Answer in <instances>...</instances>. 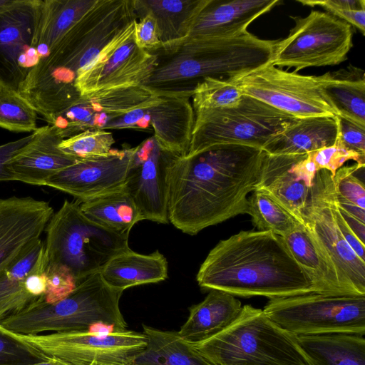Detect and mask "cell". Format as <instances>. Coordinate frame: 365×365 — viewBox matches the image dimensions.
<instances>
[{
    "label": "cell",
    "instance_id": "obj_1",
    "mask_svg": "<svg viewBox=\"0 0 365 365\" xmlns=\"http://www.w3.org/2000/svg\"><path fill=\"white\" fill-rule=\"evenodd\" d=\"M265 154L251 146L222 144L176 156L169 170V222L194 235L247 214L248 195L259 184Z\"/></svg>",
    "mask_w": 365,
    "mask_h": 365
},
{
    "label": "cell",
    "instance_id": "obj_2",
    "mask_svg": "<svg viewBox=\"0 0 365 365\" xmlns=\"http://www.w3.org/2000/svg\"><path fill=\"white\" fill-rule=\"evenodd\" d=\"M196 279L203 289L242 297L271 299L315 292L284 238L272 231H240L220 241Z\"/></svg>",
    "mask_w": 365,
    "mask_h": 365
},
{
    "label": "cell",
    "instance_id": "obj_3",
    "mask_svg": "<svg viewBox=\"0 0 365 365\" xmlns=\"http://www.w3.org/2000/svg\"><path fill=\"white\" fill-rule=\"evenodd\" d=\"M133 0H98L96 5L31 69L18 89L42 117L75 103L79 73L130 21Z\"/></svg>",
    "mask_w": 365,
    "mask_h": 365
},
{
    "label": "cell",
    "instance_id": "obj_4",
    "mask_svg": "<svg viewBox=\"0 0 365 365\" xmlns=\"http://www.w3.org/2000/svg\"><path fill=\"white\" fill-rule=\"evenodd\" d=\"M276 42L247 31L230 37L190 38L177 53L159 63L145 86L160 88L207 77L234 79L270 63Z\"/></svg>",
    "mask_w": 365,
    "mask_h": 365
},
{
    "label": "cell",
    "instance_id": "obj_5",
    "mask_svg": "<svg viewBox=\"0 0 365 365\" xmlns=\"http://www.w3.org/2000/svg\"><path fill=\"white\" fill-rule=\"evenodd\" d=\"M190 344L217 365H313L296 335L249 304L225 329Z\"/></svg>",
    "mask_w": 365,
    "mask_h": 365
},
{
    "label": "cell",
    "instance_id": "obj_6",
    "mask_svg": "<svg viewBox=\"0 0 365 365\" xmlns=\"http://www.w3.org/2000/svg\"><path fill=\"white\" fill-rule=\"evenodd\" d=\"M45 232L48 264L68 268L77 284L100 272L114 256L130 250L129 234L114 232L91 221L77 201L65 200Z\"/></svg>",
    "mask_w": 365,
    "mask_h": 365
},
{
    "label": "cell",
    "instance_id": "obj_7",
    "mask_svg": "<svg viewBox=\"0 0 365 365\" xmlns=\"http://www.w3.org/2000/svg\"><path fill=\"white\" fill-rule=\"evenodd\" d=\"M298 118L257 99L243 95L233 107L195 114L190 156L222 144L259 149Z\"/></svg>",
    "mask_w": 365,
    "mask_h": 365
},
{
    "label": "cell",
    "instance_id": "obj_8",
    "mask_svg": "<svg viewBox=\"0 0 365 365\" xmlns=\"http://www.w3.org/2000/svg\"><path fill=\"white\" fill-rule=\"evenodd\" d=\"M0 329L47 358L71 365H135L146 350L143 332L128 329L73 331L47 334H21Z\"/></svg>",
    "mask_w": 365,
    "mask_h": 365
},
{
    "label": "cell",
    "instance_id": "obj_9",
    "mask_svg": "<svg viewBox=\"0 0 365 365\" xmlns=\"http://www.w3.org/2000/svg\"><path fill=\"white\" fill-rule=\"evenodd\" d=\"M262 310L270 319L296 336L365 334V296L312 292L271 299Z\"/></svg>",
    "mask_w": 365,
    "mask_h": 365
},
{
    "label": "cell",
    "instance_id": "obj_10",
    "mask_svg": "<svg viewBox=\"0 0 365 365\" xmlns=\"http://www.w3.org/2000/svg\"><path fill=\"white\" fill-rule=\"evenodd\" d=\"M294 27L277 41L271 63L297 72L309 67L336 66L347 60L353 47L352 28L327 12L311 11L305 17L291 16Z\"/></svg>",
    "mask_w": 365,
    "mask_h": 365
},
{
    "label": "cell",
    "instance_id": "obj_11",
    "mask_svg": "<svg viewBox=\"0 0 365 365\" xmlns=\"http://www.w3.org/2000/svg\"><path fill=\"white\" fill-rule=\"evenodd\" d=\"M230 81L243 95L297 118L336 115L323 91L324 74L302 75L270 63Z\"/></svg>",
    "mask_w": 365,
    "mask_h": 365
},
{
    "label": "cell",
    "instance_id": "obj_12",
    "mask_svg": "<svg viewBox=\"0 0 365 365\" xmlns=\"http://www.w3.org/2000/svg\"><path fill=\"white\" fill-rule=\"evenodd\" d=\"M334 194L331 173L319 170L302 213V224L329 257L350 294L365 296V261L352 250L335 222L331 209Z\"/></svg>",
    "mask_w": 365,
    "mask_h": 365
},
{
    "label": "cell",
    "instance_id": "obj_13",
    "mask_svg": "<svg viewBox=\"0 0 365 365\" xmlns=\"http://www.w3.org/2000/svg\"><path fill=\"white\" fill-rule=\"evenodd\" d=\"M135 19L128 22L79 72L74 85L80 96L105 89L145 85L159 61L156 54L135 43Z\"/></svg>",
    "mask_w": 365,
    "mask_h": 365
},
{
    "label": "cell",
    "instance_id": "obj_14",
    "mask_svg": "<svg viewBox=\"0 0 365 365\" xmlns=\"http://www.w3.org/2000/svg\"><path fill=\"white\" fill-rule=\"evenodd\" d=\"M160 89L162 93L149 104L109 121L102 129H145L151 125L153 137L162 150L176 156H185L195 123L190 102L194 88Z\"/></svg>",
    "mask_w": 365,
    "mask_h": 365
},
{
    "label": "cell",
    "instance_id": "obj_15",
    "mask_svg": "<svg viewBox=\"0 0 365 365\" xmlns=\"http://www.w3.org/2000/svg\"><path fill=\"white\" fill-rule=\"evenodd\" d=\"M41 0H16L0 11V82L18 91L39 62Z\"/></svg>",
    "mask_w": 365,
    "mask_h": 365
},
{
    "label": "cell",
    "instance_id": "obj_16",
    "mask_svg": "<svg viewBox=\"0 0 365 365\" xmlns=\"http://www.w3.org/2000/svg\"><path fill=\"white\" fill-rule=\"evenodd\" d=\"M176 155L162 150L153 137L137 146L123 190L143 220L167 224L170 165Z\"/></svg>",
    "mask_w": 365,
    "mask_h": 365
},
{
    "label": "cell",
    "instance_id": "obj_17",
    "mask_svg": "<svg viewBox=\"0 0 365 365\" xmlns=\"http://www.w3.org/2000/svg\"><path fill=\"white\" fill-rule=\"evenodd\" d=\"M136 148L112 149L106 155L80 160L51 176L44 186L68 193L81 202L122 190Z\"/></svg>",
    "mask_w": 365,
    "mask_h": 365
},
{
    "label": "cell",
    "instance_id": "obj_18",
    "mask_svg": "<svg viewBox=\"0 0 365 365\" xmlns=\"http://www.w3.org/2000/svg\"><path fill=\"white\" fill-rule=\"evenodd\" d=\"M317 171L309 154L266 153L256 190L268 193L302 224V213Z\"/></svg>",
    "mask_w": 365,
    "mask_h": 365
},
{
    "label": "cell",
    "instance_id": "obj_19",
    "mask_svg": "<svg viewBox=\"0 0 365 365\" xmlns=\"http://www.w3.org/2000/svg\"><path fill=\"white\" fill-rule=\"evenodd\" d=\"M48 264L45 244L39 238L0 271V322L43 301Z\"/></svg>",
    "mask_w": 365,
    "mask_h": 365
},
{
    "label": "cell",
    "instance_id": "obj_20",
    "mask_svg": "<svg viewBox=\"0 0 365 365\" xmlns=\"http://www.w3.org/2000/svg\"><path fill=\"white\" fill-rule=\"evenodd\" d=\"M53 213L44 200L31 197L0 198V271L41 238Z\"/></svg>",
    "mask_w": 365,
    "mask_h": 365
},
{
    "label": "cell",
    "instance_id": "obj_21",
    "mask_svg": "<svg viewBox=\"0 0 365 365\" xmlns=\"http://www.w3.org/2000/svg\"><path fill=\"white\" fill-rule=\"evenodd\" d=\"M162 90L145 85L105 89L81 96L66 112L69 127L79 133L102 129L109 121L157 98Z\"/></svg>",
    "mask_w": 365,
    "mask_h": 365
},
{
    "label": "cell",
    "instance_id": "obj_22",
    "mask_svg": "<svg viewBox=\"0 0 365 365\" xmlns=\"http://www.w3.org/2000/svg\"><path fill=\"white\" fill-rule=\"evenodd\" d=\"M34 134L33 139L9 163L14 180L44 186L51 176L80 160L59 148L63 139L53 125L38 128Z\"/></svg>",
    "mask_w": 365,
    "mask_h": 365
},
{
    "label": "cell",
    "instance_id": "obj_23",
    "mask_svg": "<svg viewBox=\"0 0 365 365\" xmlns=\"http://www.w3.org/2000/svg\"><path fill=\"white\" fill-rule=\"evenodd\" d=\"M281 3L280 0H210L196 18L188 39L242 34L252 21Z\"/></svg>",
    "mask_w": 365,
    "mask_h": 365
},
{
    "label": "cell",
    "instance_id": "obj_24",
    "mask_svg": "<svg viewBox=\"0 0 365 365\" xmlns=\"http://www.w3.org/2000/svg\"><path fill=\"white\" fill-rule=\"evenodd\" d=\"M210 0H133L139 18L151 15L155 21L161 49L177 53L189 38L195 21Z\"/></svg>",
    "mask_w": 365,
    "mask_h": 365
},
{
    "label": "cell",
    "instance_id": "obj_25",
    "mask_svg": "<svg viewBox=\"0 0 365 365\" xmlns=\"http://www.w3.org/2000/svg\"><path fill=\"white\" fill-rule=\"evenodd\" d=\"M283 238L295 260L312 280L316 293L354 296L344 286L334 264L304 225L299 223Z\"/></svg>",
    "mask_w": 365,
    "mask_h": 365
},
{
    "label": "cell",
    "instance_id": "obj_26",
    "mask_svg": "<svg viewBox=\"0 0 365 365\" xmlns=\"http://www.w3.org/2000/svg\"><path fill=\"white\" fill-rule=\"evenodd\" d=\"M336 117L298 118L262 148L270 155H305L333 145L337 139Z\"/></svg>",
    "mask_w": 365,
    "mask_h": 365
},
{
    "label": "cell",
    "instance_id": "obj_27",
    "mask_svg": "<svg viewBox=\"0 0 365 365\" xmlns=\"http://www.w3.org/2000/svg\"><path fill=\"white\" fill-rule=\"evenodd\" d=\"M242 307L240 301L233 295L210 290L201 302L189 308L187 319L178 333L189 343L206 340L231 324Z\"/></svg>",
    "mask_w": 365,
    "mask_h": 365
},
{
    "label": "cell",
    "instance_id": "obj_28",
    "mask_svg": "<svg viewBox=\"0 0 365 365\" xmlns=\"http://www.w3.org/2000/svg\"><path fill=\"white\" fill-rule=\"evenodd\" d=\"M168 272V261L158 250L143 255L130 249L112 257L100 271L106 284L123 292L134 286L163 281Z\"/></svg>",
    "mask_w": 365,
    "mask_h": 365
},
{
    "label": "cell",
    "instance_id": "obj_29",
    "mask_svg": "<svg viewBox=\"0 0 365 365\" xmlns=\"http://www.w3.org/2000/svg\"><path fill=\"white\" fill-rule=\"evenodd\" d=\"M324 93L336 115L365 127V73L349 65L324 73Z\"/></svg>",
    "mask_w": 365,
    "mask_h": 365
},
{
    "label": "cell",
    "instance_id": "obj_30",
    "mask_svg": "<svg viewBox=\"0 0 365 365\" xmlns=\"http://www.w3.org/2000/svg\"><path fill=\"white\" fill-rule=\"evenodd\" d=\"M297 336L313 365H365L364 336L331 333Z\"/></svg>",
    "mask_w": 365,
    "mask_h": 365
},
{
    "label": "cell",
    "instance_id": "obj_31",
    "mask_svg": "<svg viewBox=\"0 0 365 365\" xmlns=\"http://www.w3.org/2000/svg\"><path fill=\"white\" fill-rule=\"evenodd\" d=\"M98 0H41L38 53L40 60L96 5Z\"/></svg>",
    "mask_w": 365,
    "mask_h": 365
},
{
    "label": "cell",
    "instance_id": "obj_32",
    "mask_svg": "<svg viewBox=\"0 0 365 365\" xmlns=\"http://www.w3.org/2000/svg\"><path fill=\"white\" fill-rule=\"evenodd\" d=\"M143 330L148 338V344L135 365H217L182 339L178 331L145 324Z\"/></svg>",
    "mask_w": 365,
    "mask_h": 365
},
{
    "label": "cell",
    "instance_id": "obj_33",
    "mask_svg": "<svg viewBox=\"0 0 365 365\" xmlns=\"http://www.w3.org/2000/svg\"><path fill=\"white\" fill-rule=\"evenodd\" d=\"M80 207L91 221L118 234H129L138 222L143 220L123 189L83 202Z\"/></svg>",
    "mask_w": 365,
    "mask_h": 365
},
{
    "label": "cell",
    "instance_id": "obj_34",
    "mask_svg": "<svg viewBox=\"0 0 365 365\" xmlns=\"http://www.w3.org/2000/svg\"><path fill=\"white\" fill-rule=\"evenodd\" d=\"M259 231H272L284 237L300 223L268 193L255 190L248 197L247 213Z\"/></svg>",
    "mask_w": 365,
    "mask_h": 365
},
{
    "label": "cell",
    "instance_id": "obj_35",
    "mask_svg": "<svg viewBox=\"0 0 365 365\" xmlns=\"http://www.w3.org/2000/svg\"><path fill=\"white\" fill-rule=\"evenodd\" d=\"M38 113L18 91L0 82V128L16 133L34 132Z\"/></svg>",
    "mask_w": 365,
    "mask_h": 365
},
{
    "label": "cell",
    "instance_id": "obj_36",
    "mask_svg": "<svg viewBox=\"0 0 365 365\" xmlns=\"http://www.w3.org/2000/svg\"><path fill=\"white\" fill-rule=\"evenodd\" d=\"M243 94L230 80L205 78L197 83L192 92L194 114L209 110L237 106Z\"/></svg>",
    "mask_w": 365,
    "mask_h": 365
},
{
    "label": "cell",
    "instance_id": "obj_37",
    "mask_svg": "<svg viewBox=\"0 0 365 365\" xmlns=\"http://www.w3.org/2000/svg\"><path fill=\"white\" fill-rule=\"evenodd\" d=\"M114 143L111 132L89 129L62 140L58 147L66 154L83 160L108 155Z\"/></svg>",
    "mask_w": 365,
    "mask_h": 365
},
{
    "label": "cell",
    "instance_id": "obj_38",
    "mask_svg": "<svg viewBox=\"0 0 365 365\" xmlns=\"http://www.w3.org/2000/svg\"><path fill=\"white\" fill-rule=\"evenodd\" d=\"M364 166L355 163L342 166L336 170L333 180L337 202L349 203L365 209L364 184L354 175Z\"/></svg>",
    "mask_w": 365,
    "mask_h": 365
},
{
    "label": "cell",
    "instance_id": "obj_39",
    "mask_svg": "<svg viewBox=\"0 0 365 365\" xmlns=\"http://www.w3.org/2000/svg\"><path fill=\"white\" fill-rule=\"evenodd\" d=\"M304 6H320L332 16L357 29L362 35L365 34L364 0H298Z\"/></svg>",
    "mask_w": 365,
    "mask_h": 365
},
{
    "label": "cell",
    "instance_id": "obj_40",
    "mask_svg": "<svg viewBox=\"0 0 365 365\" xmlns=\"http://www.w3.org/2000/svg\"><path fill=\"white\" fill-rule=\"evenodd\" d=\"M308 154L318 170H327L331 173L333 177L336 170L348 160H354L359 165H365V155L347 150L339 143L337 139L333 145Z\"/></svg>",
    "mask_w": 365,
    "mask_h": 365
},
{
    "label": "cell",
    "instance_id": "obj_41",
    "mask_svg": "<svg viewBox=\"0 0 365 365\" xmlns=\"http://www.w3.org/2000/svg\"><path fill=\"white\" fill-rule=\"evenodd\" d=\"M46 359L0 329V365H28Z\"/></svg>",
    "mask_w": 365,
    "mask_h": 365
},
{
    "label": "cell",
    "instance_id": "obj_42",
    "mask_svg": "<svg viewBox=\"0 0 365 365\" xmlns=\"http://www.w3.org/2000/svg\"><path fill=\"white\" fill-rule=\"evenodd\" d=\"M77 282L68 268L48 264L47 287L44 302L55 303L68 297L76 287Z\"/></svg>",
    "mask_w": 365,
    "mask_h": 365
},
{
    "label": "cell",
    "instance_id": "obj_43",
    "mask_svg": "<svg viewBox=\"0 0 365 365\" xmlns=\"http://www.w3.org/2000/svg\"><path fill=\"white\" fill-rule=\"evenodd\" d=\"M133 41L138 48L149 52L161 48L157 25L151 15L147 14L134 21Z\"/></svg>",
    "mask_w": 365,
    "mask_h": 365
},
{
    "label": "cell",
    "instance_id": "obj_44",
    "mask_svg": "<svg viewBox=\"0 0 365 365\" xmlns=\"http://www.w3.org/2000/svg\"><path fill=\"white\" fill-rule=\"evenodd\" d=\"M338 123L337 140L349 150L365 155V127L335 115Z\"/></svg>",
    "mask_w": 365,
    "mask_h": 365
},
{
    "label": "cell",
    "instance_id": "obj_45",
    "mask_svg": "<svg viewBox=\"0 0 365 365\" xmlns=\"http://www.w3.org/2000/svg\"><path fill=\"white\" fill-rule=\"evenodd\" d=\"M34 135L33 132L28 136L0 145V182L14 180L9 163L33 139Z\"/></svg>",
    "mask_w": 365,
    "mask_h": 365
},
{
    "label": "cell",
    "instance_id": "obj_46",
    "mask_svg": "<svg viewBox=\"0 0 365 365\" xmlns=\"http://www.w3.org/2000/svg\"><path fill=\"white\" fill-rule=\"evenodd\" d=\"M331 209L333 212L335 222L343 237L352 248V250L356 252V254L362 260L365 261L364 243H363L356 237V235L354 234V232L352 231V230L350 228L347 222L341 215L336 205V192L331 201Z\"/></svg>",
    "mask_w": 365,
    "mask_h": 365
},
{
    "label": "cell",
    "instance_id": "obj_47",
    "mask_svg": "<svg viewBox=\"0 0 365 365\" xmlns=\"http://www.w3.org/2000/svg\"><path fill=\"white\" fill-rule=\"evenodd\" d=\"M28 365H71L66 362H64L60 359L56 358H48L45 360L33 363Z\"/></svg>",
    "mask_w": 365,
    "mask_h": 365
},
{
    "label": "cell",
    "instance_id": "obj_48",
    "mask_svg": "<svg viewBox=\"0 0 365 365\" xmlns=\"http://www.w3.org/2000/svg\"><path fill=\"white\" fill-rule=\"evenodd\" d=\"M16 0H0V11L9 7L15 3Z\"/></svg>",
    "mask_w": 365,
    "mask_h": 365
}]
</instances>
